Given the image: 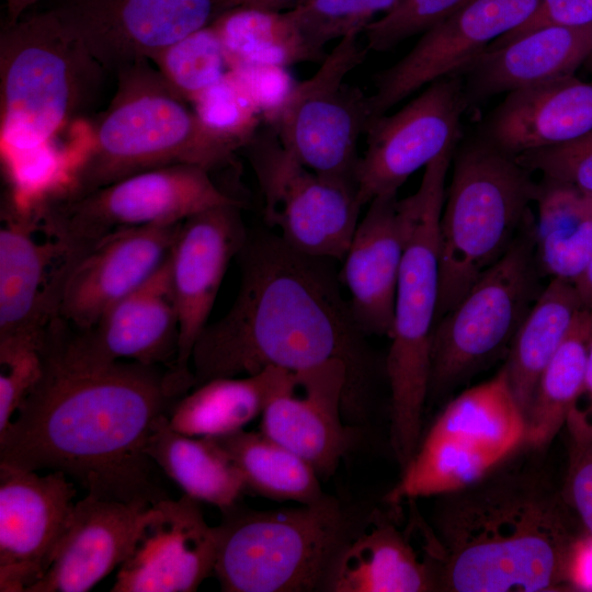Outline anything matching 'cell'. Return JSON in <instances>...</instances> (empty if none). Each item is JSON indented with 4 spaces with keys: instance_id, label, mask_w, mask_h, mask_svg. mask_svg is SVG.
Segmentation results:
<instances>
[{
    "instance_id": "cell-1",
    "label": "cell",
    "mask_w": 592,
    "mask_h": 592,
    "mask_svg": "<svg viewBox=\"0 0 592 592\" xmlns=\"http://www.w3.org/2000/svg\"><path fill=\"white\" fill-rule=\"evenodd\" d=\"M43 361L39 380L0 433V463L60 471L102 499L153 505L168 498L146 447L156 421L187 394L169 368L83 360L56 326Z\"/></svg>"
},
{
    "instance_id": "cell-2",
    "label": "cell",
    "mask_w": 592,
    "mask_h": 592,
    "mask_svg": "<svg viewBox=\"0 0 592 592\" xmlns=\"http://www.w3.org/2000/svg\"><path fill=\"white\" fill-rule=\"evenodd\" d=\"M238 258L236 298L194 345V387L269 366L298 372L340 360L350 375L344 417L363 430L379 367L343 295L337 261L303 253L271 234L248 236Z\"/></svg>"
},
{
    "instance_id": "cell-3",
    "label": "cell",
    "mask_w": 592,
    "mask_h": 592,
    "mask_svg": "<svg viewBox=\"0 0 592 592\" xmlns=\"http://www.w3.org/2000/svg\"><path fill=\"white\" fill-rule=\"evenodd\" d=\"M547 448L523 441L476 481L435 496L429 523L442 551L439 591L571 590L570 555L584 533Z\"/></svg>"
},
{
    "instance_id": "cell-4",
    "label": "cell",
    "mask_w": 592,
    "mask_h": 592,
    "mask_svg": "<svg viewBox=\"0 0 592 592\" xmlns=\"http://www.w3.org/2000/svg\"><path fill=\"white\" fill-rule=\"evenodd\" d=\"M109 106L84 124L64 186L72 197L133 174L190 164L213 171L234 161L235 146L208 132L149 59L117 73Z\"/></svg>"
},
{
    "instance_id": "cell-5",
    "label": "cell",
    "mask_w": 592,
    "mask_h": 592,
    "mask_svg": "<svg viewBox=\"0 0 592 592\" xmlns=\"http://www.w3.org/2000/svg\"><path fill=\"white\" fill-rule=\"evenodd\" d=\"M456 147L445 149L425 168L418 190L400 200L407 241L395 300L390 346L385 357L389 388V444L400 470L422 439L428 403L431 341L440 294L439 227L446 175Z\"/></svg>"
},
{
    "instance_id": "cell-6",
    "label": "cell",
    "mask_w": 592,
    "mask_h": 592,
    "mask_svg": "<svg viewBox=\"0 0 592 592\" xmlns=\"http://www.w3.org/2000/svg\"><path fill=\"white\" fill-rule=\"evenodd\" d=\"M107 72L45 9L0 32L1 151L54 143L83 121Z\"/></svg>"
},
{
    "instance_id": "cell-7",
    "label": "cell",
    "mask_w": 592,
    "mask_h": 592,
    "mask_svg": "<svg viewBox=\"0 0 592 592\" xmlns=\"http://www.w3.org/2000/svg\"><path fill=\"white\" fill-rule=\"evenodd\" d=\"M214 573L225 592L325 591L332 566L364 514L340 500L271 511H223Z\"/></svg>"
},
{
    "instance_id": "cell-8",
    "label": "cell",
    "mask_w": 592,
    "mask_h": 592,
    "mask_svg": "<svg viewBox=\"0 0 592 592\" xmlns=\"http://www.w3.org/2000/svg\"><path fill=\"white\" fill-rule=\"evenodd\" d=\"M537 189L514 156L482 137L459 149L440 218L437 319L506 253L532 217Z\"/></svg>"
},
{
    "instance_id": "cell-9",
    "label": "cell",
    "mask_w": 592,
    "mask_h": 592,
    "mask_svg": "<svg viewBox=\"0 0 592 592\" xmlns=\"http://www.w3.org/2000/svg\"><path fill=\"white\" fill-rule=\"evenodd\" d=\"M531 217L506 253L441 316L433 329L428 402L506 356L543 286Z\"/></svg>"
},
{
    "instance_id": "cell-10",
    "label": "cell",
    "mask_w": 592,
    "mask_h": 592,
    "mask_svg": "<svg viewBox=\"0 0 592 592\" xmlns=\"http://www.w3.org/2000/svg\"><path fill=\"white\" fill-rule=\"evenodd\" d=\"M240 203L210 172L175 164L133 174L88 193L48 198L33 210L41 230L72 263L104 238L132 228L178 224L201 212Z\"/></svg>"
},
{
    "instance_id": "cell-11",
    "label": "cell",
    "mask_w": 592,
    "mask_h": 592,
    "mask_svg": "<svg viewBox=\"0 0 592 592\" xmlns=\"http://www.w3.org/2000/svg\"><path fill=\"white\" fill-rule=\"evenodd\" d=\"M525 430L524 413L501 367L447 402L384 500H417L463 488L517 448Z\"/></svg>"
},
{
    "instance_id": "cell-12",
    "label": "cell",
    "mask_w": 592,
    "mask_h": 592,
    "mask_svg": "<svg viewBox=\"0 0 592 592\" xmlns=\"http://www.w3.org/2000/svg\"><path fill=\"white\" fill-rule=\"evenodd\" d=\"M358 35L341 38L317 71L295 84L269 124L304 166L354 185L357 143L369 122L368 96L345 82L367 52Z\"/></svg>"
},
{
    "instance_id": "cell-13",
    "label": "cell",
    "mask_w": 592,
    "mask_h": 592,
    "mask_svg": "<svg viewBox=\"0 0 592 592\" xmlns=\"http://www.w3.org/2000/svg\"><path fill=\"white\" fill-rule=\"evenodd\" d=\"M262 197L264 220L292 248L342 262L362 208L354 184L304 166L271 127L243 147Z\"/></svg>"
},
{
    "instance_id": "cell-14",
    "label": "cell",
    "mask_w": 592,
    "mask_h": 592,
    "mask_svg": "<svg viewBox=\"0 0 592 592\" xmlns=\"http://www.w3.org/2000/svg\"><path fill=\"white\" fill-rule=\"evenodd\" d=\"M467 106L463 79L452 75L428 84L399 111L369 121L364 133L366 150L354 174L361 206L397 194L415 171L456 147Z\"/></svg>"
},
{
    "instance_id": "cell-15",
    "label": "cell",
    "mask_w": 592,
    "mask_h": 592,
    "mask_svg": "<svg viewBox=\"0 0 592 592\" xmlns=\"http://www.w3.org/2000/svg\"><path fill=\"white\" fill-rule=\"evenodd\" d=\"M367 512L340 550L325 591H439L442 551L415 499Z\"/></svg>"
},
{
    "instance_id": "cell-16",
    "label": "cell",
    "mask_w": 592,
    "mask_h": 592,
    "mask_svg": "<svg viewBox=\"0 0 592 592\" xmlns=\"http://www.w3.org/2000/svg\"><path fill=\"white\" fill-rule=\"evenodd\" d=\"M52 12L107 72L156 54L209 25L217 0H44Z\"/></svg>"
},
{
    "instance_id": "cell-17",
    "label": "cell",
    "mask_w": 592,
    "mask_h": 592,
    "mask_svg": "<svg viewBox=\"0 0 592 592\" xmlns=\"http://www.w3.org/2000/svg\"><path fill=\"white\" fill-rule=\"evenodd\" d=\"M539 0H471L424 32L398 61L375 78L369 121L389 112L417 90L458 75L494 41L522 25Z\"/></svg>"
},
{
    "instance_id": "cell-18",
    "label": "cell",
    "mask_w": 592,
    "mask_h": 592,
    "mask_svg": "<svg viewBox=\"0 0 592 592\" xmlns=\"http://www.w3.org/2000/svg\"><path fill=\"white\" fill-rule=\"evenodd\" d=\"M75 482L0 463V591L27 592L46 573L73 511Z\"/></svg>"
},
{
    "instance_id": "cell-19",
    "label": "cell",
    "mask_w": 592,
    "mask_h": 592,
    "mask_svg": "<svg viewBox=\"0 0 592 592\" xmlns=\"http://www.w3.org/2000/svg\"><path fill=\"white\" fill-rule=\"evenodd\" d=\"M240 208L241 203L228 204L184 219L170 252L179 338L174 366L169 369L191 388L194 345L208 325L228 264L248 238Z\"/></svg>"
},
{
    "instance_id": "cell-20",
    "label": "cell",
    "mask_w": 592,
    "mask_h": 592,
    "mask_svg": "<svg viewBox=\"0 0 592 592\" xmlns=\"http://www.w3.org/2000/svg\"><path fill=\"white\" fill-rule=\"evenodd\" d=\"M349 380L340 360L291 372L267 401L260 431L308 462L320 478L331 476L361 432L344 417Z\"/></svg>"
},
{
    "instance_id": "cell-21",
    "label": "cell",
    "mask_w": 592,
    "mask_h": 592,
    "mask_svg": "<svg viewBox=\"0 0 592 592\" xmlns=\"http://www.w3.org/2000/svg\"><path fill=\"white\" fill-rule=\"evenodd\" d=\"M34 210L11 202L2 209L0 228V346L42 348L57 319L64 280L62 251L48 238L36 239Z\"/></svg>"
},
{
    "instance_id": "cell-22",
    "label": "cell",
    "mask_w": 592,
    "mask_h": 592,
    "mask_svg": "<svg viewBox=\"0 0 592 592\" xmlns=\"http://www.w3.org/2000/svg\"><path fill=\"white\" fill-rule=\"evenodd\" d=\"M217 526L183 494L155 503L119 566L112 592H193L214 573Z\"/></svg>"
},
{
    "instance_id": "cell-23",
    "label": "cell",
    "mask_w": 592,
    "mask_h": 592,
    "mask_svg": "<svg viewBox=\"0 0 592 592\" xmlns=\"http://www.w3.org/2000/svg\"><path fill=\"white\" fill-rule=\"evenodd\" d=\"M181 223L122 230L78 257L65 274L57 319L75 330L93 327L166 262Z\"/></svg>"
},
{
    "instance_id": "cell-24",
    "label": "cell",
    "mask_w": 592,
    "mask_h": 592,
    "mask_svg": "<svg viewBox=\"0 0 592 592\" xmlns=\"http://www.w3.org/2000/svg\"><path fill=\"white\" fill-rule=\"evenodd\" d=\"M179 323L172 292L170 255L141 286L110 308L90 329L64 323L69 352L95 363L132 361L174 366Z\"/></svg>"
},
{
    "instance_id": "cell-25",
    "label": "cell",
    "mask_w": 592,
    "mask_h": 592,
    "mask_svg": "<svg viewBox=\"0 0 592 592\" xmlns=\"http://www.w3.org/2000/svg\"><path fill=\"white\" fill-rule=\"evenodd\" d=\"M152 505L91 494L76 502L44 577L27 592H87L129 555Z\"/></svg>"
},
{
    "instance_id": "cell-26",
    "label": "cell",
    "mask_w": 592,
    "mask_h": 592,
    "mask_svg": "<svg viewBox=\"0 0 592 592\" xmlns=\"http://www.w3.org/2000/svg\"><path fill=\"white\" fill-rule=\"evenodd\" d=\"M408 228L397 194L374 198L358 221L339 271L364 334L389 337Z\"/></svg>"
},
{
    "instance_id": "cell-27",
    "label": "cell",
    "mask_w": 592,
    "mask_h": 592,
    "mask_svg": "<svg viewBox=\"0 0 592 592\" xmlns=\"http://www.w3.org/2000/svg\"><path fill=\"white\" fill-rule=\"evenodd\" d=\"M592 130V82L568 76L506 93L482 138L514 157Z\"/></svg>"
},
{
    "instance_id": "cell-28",
    "label": "cell",
    "mask_w": 592,
    "mask_h": 592,
    "mask_svg": "<svg viewBox=\"0 0 592 592\" xmlns=\"http://www.w3.org/2000/svg\"><path fill=\"white\" fill-rule=\"evenodd\" d=\"M592 52V24L546 26L486 49L460 73L467 104L573 76Z\"/></svg>"
},
{
    "instance_id": "cell-29",
    "label": "cell",
    "mask_w": 592,
    "mask_h": 592,
    "mask_svg": "<svg viewBox=\"0 0 592 592\" xmlns=\"http://www.w3.org/2000/svg\"><path fill=\"white\" fill-rule=\"evenodd\" d=\"M292 371L269 366L254 375L207 380L178 399L170 426L189 436H220L242 430L262 414Z\"/></svg>"
},
{
    "instance_id": "cell-30",
    "label": "cell",
    "mask_w": 592,
    "mask_h": 592,
    "mask_svg": "<svg viewBox=\"0 0 592 592\" xmlns=\"http://www.w3.org/2000/svg\"><path fill=\"white\" fill-rule=\"evenodd\" d=\"M146 452L184 494L221 512L246 490L240 469L213 436L179 433L170 426L168 414L156 421Z\"/></svg>"
},
{
    "instance_id": "cell-31",
    "label": "cell",
    "mask_w": 592,
    "mask_h": 592,
    "mask_svg": "<svg viewBox=\"0 0 592 592\" xmlns=\"http://www.w3.org/2000/svg\"><path fill=\"white\" fill-rule=\"evenodd\" d=\"M534 248L542 275L573 284L592 257V194L544 179L535 197Z\"/></svg>"
},
{
    "instance_id": "cell-32",
    "label": "cell",
    "mask_w": 592,
    "mask_h": 592,
    "mask_svg": "<svg viewBox=\"0 0 592 592\" xmlns=\"http://www.w3.org/2000/svg\"><path fill=\"white\" fill-rule=\"evenodd\" d=\"M582 309L573 284L551 278L520 326L502 369L524 417L542 372Z\"/></svg>"
},
{
    "instance_id": "cell-33",
    "label": "cell",
    "mask_w": 592,
    "mask_h": 592,
    "mask_svg": "<svg viewBox=\"0 0 592 592\" xmlns=\"http://www.w3.org/2000/svg\"><path fill=\"white\" fill-rule=\"evenodd\" d=\"M230 69L242 66L288 68L322 61L305 41L287 11L238 7L218 14L210 23Z\"/></svg>"
},
{
    "instance_id": "cell-34",
    "label": "cell",
    "mask_w": 592,
    "mask_h": 592,
    "mask_svg": "<svg viewBox=\"0 0 592 592\" xmlns=\"http://www.w3.org/2000/svg\"><path fill=\"white\" fill-rule=\"evenodd\" d=\"M213 437L240 469L246 490L299 504L315 503L327 496L319 475L308 462L261 431L242 429Z\"/></svg>"
},
{
    "instance_id": "cell-35",
    "label": "cell",
    "mask_w": 592,
    "mask_h": 592,
    "mask_svg": "<svg viewBox=\"0 0 592 592\" xmlns=\"http://www.w3.org/2000/svg\"><path fill=\"white\" fill-rule=\"evenodd\" d=\"M592 311L582 309L573 328L542 372L525 414L524 442L549 447L582 394Z\"/></svg>"
},
{
    "instance_id": "cell-36",
    "label": "cell",
    "mask_w": 592,
    "mask_h": 592,
    "mask_svg": "<svg viewBox=\"0 0 592 592\" xmlns=\"http://www.w3.org/2000/svg\"><path fill=\"white\" fill-rule=\"evenodd\" d=\"M150 61L190 103L230 70L223 44L212 24L169 45Z\"/></svg>"
},
{
    "instance_id": "cell-37",
    "label": "cell",
    "mask_w": 592,
    "mask_h": 592,
    "mask_svg": "<svg viewBox=\"0 0 592 592\" xmlns=\"http://www.w3.org/2000/svg\"><path fill=\"white\" fill-rule=\"evenodd\" d=\"M400 0H305L287 10L310 48L325 58V46L360 34L375 16L390 11Z\"/></svg>"
},
{
    "instance_id": "cell-38",
    "label": "cell",
    "mask_w": 592,
    "mask_h": 592,
    "mask_svg": "<svg viewBox=\"0 0 592 592\" xmlns=\"http://www.w3.org/2000/svg\"><path fill=\"white\" fill-rule=\"evenodd\" d=\"M190 104L208 132L238 150L252 139L263 121L252 100L230 70Z\"/></svg>"
},
{
    "instance_id": "cell-39",
    "label": "cell",
    "mask_w": 592,
    "mask_h": 592,
    "mask_svg": "<svg viewBox=\"0 0 592 592\" xmlns=\"http://www.w3.org/2000/svg\"><path fill=\"white\" fill-rule=\"evenodd\" d=\"M471 0H400L365 30L367 49L386 52L409 37L423 34Z\"/></svg>"
},
{
    "instance_id": "cell-40",
    "label": "cell",
    "mask_w": 592,
    "mask_h": 592,
    "mask_svg": "<svg viewBox=\"0 0 592 592\" xmlns=\"http://www.w3.org/2000/svg\"><path fill=\"white\" fill-rule=\"evenodd\" d=\"M516 160L531 173L592 194V130L572 140L521 153Z\"/></svg>"
},
{
    "instance_id": "cell-41",
    "label": "cell",
    "mask_w": 592,
    "mask_h": 592,
    "mask_svg": "<svg viewBox=\"0 0 592 592\" xmlns=\"http://www.w3.org/2000/svg\"><path fill=\"white\" fill-rule=\"evenodd\" d=\"M43 346H0V433L43 374Z\"/></svg>"
},
{
    "instance_id": "cell-42",
    "label": "cell",
    "mask_w": 592,
    "mask_h": 592,
    "mask_svg": "<svg viewBox=\"0 0 592 592\" xmlns=\"http://www.w3.org/2000/svg\"><path fill=\"white\" fill-rule=\"evenodd\" d=\"M569 439L561 493L583 533L592 536V441Z\"/></svg>"
},
{
    "instance_id": "cell-43",
    "label": "cell",
    "mask_w": 592,
    "mask_h": 592,
    "mask_svg": "<svg viewBox=\"0 0 592 592\" xmlns=\"http://www.w3.org/2000/svg\"><path fill=\"white\" fill-rule=\"evenodd\" d=\"M230 71L267 124L275 117L297 83L284 67L242 66Z\"/></svg>"
},
{
    "instance_id": "cell-44",
    "label": "cell",
    "mask_w": 592,
    "mask_h": 592,
    "mask_svg": "<svg viewBox=\"0 0 592 592\" xmlns=\"http://www.w3.org/2000/svg\"><path fill=\"white\" fill-rule=\"evenodd\" d=\"M589 24H592V0H539L535 11L522 25L494 41L488 48L500 47L540 27Z\"/></svg>"
},
{
    "instance_id": "cell-45",
    "label": "cell",
    "mask_w": 592,
    "mask_h": 592,
    "mask_svg": "<svg viewBox=\"0 0 592 592\" xmlns=\"http://www.w3.org/2000/svg\"><path fill=\"white\" fill-rule=\"evenodd\" d=\"M565 426L571 439L589 441L592 436V319L588 338L583 390L571 409Z\"/></svg>"
},
{
    "instance_id": "cell-46",
    "label": "cell",
    "mask_w": 592,
    "mask_h": 592,
    "mask_svg": "<svg viewBox=\"0 0 592 592\" xmlns=\"http://www.w3.org/2000/svg\"><path fill=\"white\" fill-rule=\"evenodd\" d=\"M571 590L592 591V536L583 534L576 542L569 560Z\"/></svg>"
},
{
    "instance_id": "cell-47",
    "label": "cell",
    "mask_w": 592,
    "mask_h": 592,
    "mask_svg": "<svg viewBox=\"0 0 592 592\" xmlns=\"http://www.w3.org/2000/svg\"><path fill=\"white\" fill-rule=\"evenodd\" d=\"M303 1L305 0H217V3L219 12L221 13L226 10L238 7L257 8L272 11H287L295 8Z\"/></svg>"
},
{
    "instance_id": "cell-48",
    "label": "cell",
    "mask_w": 592,
    "mask_h": 592,
    "mask_svg": "<svg viewBox=\"0 0 592 592\" xmlns=\"http://www.w3.org/2000/svg\"><path fill=\"white\" fill-rule=\"evenodd\" d=\"M573 286L582 307L592 311V257L573 282Z\"/></svg>"
},
{
    "instance_id": "cell-49",
    "label": "cell",
    "mask_w": 592,
    "mask_h": 592,
    "mask_svg": "<svg viewBox=\"0 0 592 592\" xmlns=\"http://www.w3.org/2000/svg\"><path fill=\"white\" fill-rule=\"evenodd\" d=\"M44 0H4L5 3V22L10 24L19 20L23 14L30 11L36 3Z\"/></svg>"
},
{
    "instance_id": "cell-50",
    "label": "cell",
    "mask_w": 592,
    "mask_h": 592,
    "mask_svg": "<svg viewBox=\"0 0 592 592\" xmlns=\"http://www.w3.org/2000/svg\"><path fill=\"white\" fill-rule=\"evenodd\" d=\"M584 64H585V65L589 67V69L592 71V52H591V54L589 55V57H588V59L585 60Z\"/></svg>"
},
{
    "instance_id": "cell-51",
    "label": "cell",
    "mask_w": 592,
    "mask_h": 592,
    "mask_svg": "<svg viewBox=\"0 0 592 592\" xmlns=\"http://www.w3.org/2000/svg\"><path fill=\"white\" fill-rule=\"evenodd\" d=\"M589 441H592V436H591V439Z\"/></svg>"
}]
</instances>
